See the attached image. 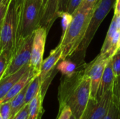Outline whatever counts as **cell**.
<instances>
[{
    "label": "cell",
    "instance_id": "obj_39",
    "mask_svg": "<svg viewBox=\"0 0 120 119\" xmlns=\"http://www.w3.org/2000/svg\"><path fill=\"white\" fill-rule=\"evenodd\" d=\"M0 31H1V27H0Z\"/></svg>",
    "mask_w": 120,
    "mask_h": 119
},
{
    "label": "cell",
    "instance_id": "obj_25",
    "mask_svg": "<svg viewBox=\"0 0 120 119\" xmlns=\"http://www.w3.org/2000/svg\"><path fill=\"white\" fill-rule=\"evenodd\" d=\"M112 66L115 76L120 75V53L115 54L111 58Z\"/></svg>",
    "mask_w": 120,
    "mask_h": 119
},
{
    "label": "cell",
    "instance_id": "obj_9",
    "mask_svg": "<svg viewBox=\"0 0 120 119\" xmlns=\"http://www.w3.org/2000/svg\"><path fill=\"white\" fill-rule=\"evenodd\" d=\"M110 58L100 60L96 57L90 63L84 64L86 74L89 76L91 80L90 98L96 97L97 92L100 86L105 67Z\"/></svg>",
    "mask_w": 120,
    "mask_h": 119
},
{
    "label": "cell",
    "instance_id": "obj_31",
    "mask_svg": "<svg viewBox=\"0 0 120 119\" xmlns=\"http://www.w3.org/2000/svg\"><path fill=\"white\" fill-rule=\"evenodd\" d=\"M70 0H60V6H59V13L61 12H66Z\"/></svg>",
    "mask_w": 120,
    "mask_h": 119
},
{
    "label": "cell",
    "instance_id": "obj_37",
    "mask_svg": "<svg viewBox=\"0 0 120 119\" xmlns=\"http://www.w3.org/2000/svg\"><path fill=\"white\" fill-rule=\"evenodd\" d=\"M75 119V118L73 117V116H72V117H71V119Z\"/></svg>",
    "mask_w": 120,
    "mask_h": 119
},
{
    "label": "cell",
    "instance_id": "obj_36",
    "mask_svg": "<svg viewBox=\"0 0 120 119\" xmlns=\"http://www.w3.org/2000/svg\"><path fill=\"white\" fill-rule=\"evenodd\" d=\"M120 46V38H119V42H118V48Z\"/></svg>",
    "mask_w": 120,
    "mask_h": 119
},
{
    "label": "cell",
    "instance_id": "obj_17",
    "mask_svg": "<svg viewBox=\"0 0 120 119\" xmlns=\"http://www.w3.org/2000/svg\"><path fill=\"white\" fill-rule=\"evenodd\" d=\"M42 83L40 79L39 74L36 75L28 83L25 93V104H28L41 90Z\"/></svg>",
    "mask_w": 120,
    "mask_h": 119
},
{
    "label": "cell",
    "instance_id": "obj_23",
    "mask_svg": "<svg viewBox=\"0 0 120 119\" xmlns=\"http://www.w3.org/2000/svg\"><path fill=\"white\" fill-rule=\"evenodd\" d=\"M0 116L3 119H10L11 116V103L6 102L0 105Z\"/></svg>",
    "mask_w": 120,
    "mask_h": 119
},
{
    "label": "cell",
    "instance_id": "obj_15",
    "mask_svg": "<svg viewBox=\"0 0 120 119\" xmlns=\"http://www.w3.org/2000/svg\"><path fill=\"white\" fill-rule=\"evenodd\" d=\"M44 95H45L42 93L41 90L39 93L28 103L29 114L27 119H41L44 112L42 105Z\"/></svg>",
    "mask_w": 120,
    "mask_h": 119
},
{
    "label": "cell",
    "instance_id": "obj_10",
    "mask_svg": "<svg viewBox=\"0 0 120 119\" xmlns=\"http://www.w3.org/2000/svg\"><path fill=\"white\" fill-rule=\"evenodd\" d=\"M62 53V48L59 45H58L57 47L51 51L49 55L44 60H43L39 72V76L42 83L47 80L52 79L53 74H54L53 72L56 68L58 63L61 60Z\"/></svg>",
    "mask_w": 120,
    "mask_h": 119
},
{
    "label": "cell",
    "instance_id": "obj_21",
    "mask_svg": "<svg viewBox=\"0 0 120 119\" xmlns=\"http://www.w3.org/2000/svg\"><path fill=\"white\" fill-rule=\"evenodd\" d=\"M11 56V52L8 50H4L0 54V80L3 78L8 67Z\"/></svg>",
    "mask_w": 120,
    "mask_h": 119
},
{
    "label": "cell",
    "instance_id": "obj_28",
    "mask_svg": "<svg viewBox=\"0 0 120 119\" xmlns=\"http://www.w3.org/2000/svg\"><path fill=\"white\" fill-rule=\"evenodd\" d=\"M82 1L83 0H70L66 12L72 15L74 12L79 8Z\"/></svg>",
    "mask_w": 120,
    "mask_h": 119
},
{
    "label": "cell",
    "instance_id": "obj_6",
    "mask_svg": "<svg viewBox=\"0 0 120 119\" xmlns=\"http://www.w3.org/2000/svg\"><path fill=\"white\" fill-rule=\"evenodd\" d=\"M33 38L34 34L17 40L11 53L8 67L3 77L16 72L23 66L30 63Z\"/></svg>",
    "mask_w": 120,
    "mask_h": 119
},
{
    "label": "cell",
    "instance_id": "obj_20",
    "mask_svg": "<svg viewBox=\"0 0 120 119\" xmlns=\"http://www.w3.org/2000/svg\"><path fill=\"white\" fill-rule=\"evenodd\" d=\"M112 102L120 112V75L115 76L112 89Z\"/></svg>",
    "mask_w": 120,
    "mask_h": 119
},
{
    "label": "cell",
    "instance_id": "obj_34",
    "mask_svg": "<svg viewBox=\"0 0 120 119\" xmlns=\"http://www.w3.org/2000/svg\"><path fill=\"white\" fill-rule=\"evenodd\" d=\"M25 1V0H15V1H16V4H17V6H18L19 8H21V7L23 6V4H24Z\"/></svg>",
    "mask_w": 120,
    "mask_h": 119
},
{
    "label": "cell",
    "instance_id": "obj_30",
    "mask_svg": "<svg viewBox=\"0 0 120 119\" xmlns=\"http://www.w3.org/2000/svg\"><path fill=\"white\" fill-rule=\"evenodd\" d=\"M98 0H83L79 8H94Z\"/></svg>",
    "mask_w": 120,
    "mask_h": 119
},
{
    "label": "cell",
    "instance_id": "obj_5",
    "mask_svg": "<svg viewBox=\"0 0 120 119\" xmlns=\"http://www.w3.org/2000/svg\"><path fill=\"white\" fill-rule=\"evenodd\" d=\"M20 11L15 0L9 4L7 13L1 26L0 31V54L8 50L13 52L18 34V22Z\"/></svg>",
    "mask_w": 120,
    "mask_h": 119
},
{
    "label": "cell",
    "instance_id": "obj_13",
    "mask_svg": "<svg viewBox=\"0 0 120 119\" xmlns=\"http://www.w3.org/2000/svg\"><path fill=\"white\" fill-rule=\"evenodd\" d=\"M37 74H39V73H37V72H35L34 69H32L30 67V69L11 88V89L8 91V93L6 94V95L0 102V104L4 103V102H10L22 90H23L28 85L30 81Z\"/></svg>",
    "mask_w": 120,
    "mask_h": 119
},
{
    "label": "cell",
    "instance_id": "obj_1",
    "mask_svg": "<svg viewBox=\"0 0 120 119\" xmlns=\"http://www.w3.org/2000/svg\"><path fill=\"white\" fill-rule=\"evenodd\" d=\"M84 64L71 76H62L58 91L59 110L68 106L75 119H80L90 99L91 80Z\"/></svg>",
    "mask_w": 120,
    "mask_h": 119
},
{
    "label": "cell",
    "instance_id": "obj_32",
    "mask_svg": "<svg viewBox=\"0 0 120 119\" xmlns=\"http://www.w3.org/2000/svg\"><path fill=\"white\" fill-rule=\"evenodd\" d=\"M114 9H115L114 14L120 15V0H116L114 6Z\"/></svg>",
    "mask_w": 120,
    "mask_h": 119
},
{
    "label": "cell",
    "instance_id": "obj_3",
    "mask_svg": "<svg viewBox=\"0 0 120 119\" xmlns=\"http://www.w3.org/2000/svg\"><path fill=\"white\" fill-rule=\"evenodd\" d=\"M116 0H98L94 7L92 16L89 22L84 36L78 48L72 55L74 62L80 66L84 63V58L86 50L93 40L101 24L114 7ZM71 56V57H72Z\"/></svg>",
    "mask_w": 120,
    "mask_h": 119
},
{
    "label": "cell",
    "instance_id": "obj_38",
    "mask_svg": "<svg viewBox=\"0 0 120 119\" xmlns=\"http://www.w3.org/2000/svg\"><path fill=\"white\" fill-rule=\"evenodd\" d=\"M0 119H2V117H1V116H0Z\"/></svg>",
    "mask_w": 120,
    "mask_h": 119
},
{
    "label": "cell",
    "instance_id": "obj_12",
    "mask_svg": "<svg viewBox=\"0 0 120 119\" xmlns=\"http://www.w3.org/2000/svg\"><path fill=\"white\" fill-rule=\"evenodd\" d=\"M30 69V63L23 66L20 69L8 76L3 77L0 80V102L6 95L16 82Z\"/></svg>",
    "mask_w": 120,
    "mask_h": 119
},
{
    "label": "cell",
    "instance_id": "obj_18",
    "mask_svg": "<svg viewBox=\"0 0 120 119\" xmlns=\"http://www.w3.org/2000/svg\"><path fill=\"white\" fill-rule=\"evenodd\" d=\"M27 86L22 90L16 96H15L11 101V116L10 119H12L18 112H19L22 107L26 105L25 102V93L27 90Z\"/></svg>",
    "mask_w": 120,
    "mask_h": 119
},
{
    "label": "cell",
    "instance_id": "obj_40",
    "mask_svg": "<svg viewBox=\"0 0 120 119\" xmlns=\"http://www.w3.org/2000/svg\"><path fill=\"white\" fill-rule=\"evenodd\" d=\"M41 2H42V0H41Z\"/></svg>",
    "mask_w": 120,
    "mask_h": 119
},
{
    "label": "cell",
    "instance_id": "obj_29",
    "mask_svg": "<svg viewBox=\"0 0 120 119\" xmlns=\"http://www.w3.org/2000/svg\"><path fill=\"white\" fill-rule=\"evenodd\" d=\"M29 114V106L28 104H26L22 109L16 114V115L12 119H27Z\"/></svg>",
    "mask_w": 120,
    "mask_h": 119
},
{
    "label": "cell",
    "instance_id": "obj_26",
    "mask_svg": "<svg viewBox=\"0 0 120 119\" xmlns=\"http://www.w3.org/2000/svg\"><path fill=\"white\" fill-rule=\"evenodd\" d=\"M72 116V112L71 109L68 106H65L58 111L57 119H70Z\"/></svg>",
    "mask_w": 120,
    "mask_h": 119
},
{
    "label": "cell",
    "instance_id": "obj_33",
    "mask_svg": "<svg viewBox=\"0 0 120 119\" xmlns=\"http://www.w3.org/2000/svg\"><path fill=\"white\" fill-rule=\"evenodd\" d=\"M113 18H115V22H116V25H117V28L118 31H120V15L114 14Z\"/></svg>",
    "mask_w": 120,
    "mask_h": 119
},
{
    "label": "cell",
    "instance_id": "obj_24",
    "mask_svg": "<svg viewBox=\"0 0 120 119\" xmlns=\"http://www.w3.org/2000/svg\"><path fill=\"white\" fill-rule=\"evenodd\" d=\"M11 1L12 0H0V27L4 20Z\"/></svg>",
    "mask_w": 120,
    "mask_h": 119
},
{
    "label": "cell",
    "instance_id": "obj_41",
    "mask_svg": "<svg viewBox=\"0 0 120 119\" xmlns=\"http://www.w3.org/2000/svg\"><path fill=\"white\" fill-rule=\"evenodd\" d=\"M0 105H1V104H0Z\"/></svg>",
    "mask_w": 120,
    "mask_h": 119
},
{
    "label": "cell",
    "instance_id": "obj_19",
    "mask_svg": "<svg viewBox=\"0 0 120 119\" xmlns=\"http://www.w3.org/2000/svg\"><path fill=\"white\" fill-rule=\"evenodd\" d=\"M77 65L73 61L67 59L60 60L56 66L57 70L61 72L62 76H71L77 69Z\"/></svg>",
    "mask_w": 120,
    "mask_h": 119
},
{
    "label": "cell",
    "instance_id": "obj_14",
    "mask_svg": "<svg viewBox=\"0 0 120 119\" xmlns=\"http://www.w3.org/2000/svg\"><path fill=\"white\" fill-rule=\"evenodd\" d=\"M115 78V75L112 69V62L110 58L105 67L96 98H98L101 97L106 92L112 89Z\"/></svg>",
    "mask_w": 120,
    "mask_h": 119
},
{
    "label": "cell",
    "instance_id": "obj_7",
    "mask_svg": "<svg viewBox=\"0 0 120 119\" xmlns=\"http://www.w3.org/2000/svg\"><path fill=\"white\" fill-rule=\"evenodd\" d=\"M112 102V90L98 98H90L80 119H103L108 114Z\"/></svg>",
    "mask_w": 120,
    "mask_h": 119
},
{
    "label": "cell",
    "instance_id": "obj_16",
    "mask_svg": "<svg viewBox=\"0 0 120 119\" xmlns=\"http://www.w3.org/2000/svg\"><path fill=\"white\" fill-rule=\"evenodd\" d=\"M117 32H118V29L117 28V25H116V22H115V18H112V20L111 21L110 27L108 29V32H107L105 41L103 42V46H102V48L101 49V52H100L99 55L97 56L101 60L108 59V58L106 57V53L108 52V50L111 48V46H112V41H113L114 37H115V34H116V33Z\"/></svg>",
    "mask_w": 120,
    "mask_h": 119
},
{
    "label": "cell",
    "instance_id": "obj_2",
    "mask_svg": "<svg viewBox=\"0 0 120 119\" xmlns=\"http://www.w3.org/2000/svg\"><path fill=\"white\" fill-rule=\"evenodd\" d=\"M94 9V8H78L72 14V22L66 32L62 34L58 44L63 50L61 60L70 58L78 48L84 36Z\"/></svg>",
    "mask_w": 120,
    "mask_h": 119
},
{
    "label": "cell",
    "instance_id": "obj_22",
    "mask_svg": "<svg viewBox=\"0 0 120 119\" xmlns=\"http://www.w3.org/2000/svg\"><path fill=\"white\" fill-rule=\"evenodd\" d=\"M59 17L61 18L62 34H63L66 32V30L68 29V27L70 26V25L72 22V15L68 12H61L59 13Z\"/></svg>",
    "mask_w": 120,
    "mask_h": 119
},
{
    "label": "cell",
    "instance_id": "obj_11",
    "mask_svg": "<svg viewBox=\"0 0 120 119\" xmlns=\"http://www.w3.org/2000/svg\"><path fill=\"white\" fill-rule=\"evenodd\" d=\"M60 0H47L43 9L40 26L49 32L56 20L59 17V6Z\"/></svg>",
    "mask_w": 120,
    "mask_h": 119
},
{
    "label": "cell",
    "instance_id": "obj_27",
    "mask_svg": "<svg viewBox=\"0 0 120 119\" xmlns=\"http://www.w3.org/2000/svg\"><path fill=\"white\" fill-rule=\"evenodd\" d=\"M103 119H120V112L113 102H112L108 114Z\"/></svg>",
    "mask_w": 120,
    "mask_h": 119
},
{
    "label": "cell",
    "instance_id": "obj_8",
    "mask_svg": "<svg viewBox=\"0 0 120 119\" xmlns=\"http://www.w3.org/2000/svg\"><path fill=\"white\" fill-rule=\"evenodd\" d=\"M47 34L46 29L41 26H39L34 32L30 65L32 69L39 74L43 62Z\"/></svg>",
    "mask_w": 120,
    "mask_h": 119
},
{
    "label": "cell",
    "instance_id": "obj_4",
    "mask_svg": "<svg viewBox=\"0 0 120 119\" xmlns=\"http://www.w3.org/2000/svg\"><path fill=\"white\" fill-rule=\"evenodd\" d=\"M19 11L18 39L34 34V31L40 26L42 2L41 0H25Z\"/></svg>",
    "mask_w": 120,
    "mask_h": 119
},
{
    "label": "cell",
    "instance_id": "obj_35",
    "mask_svg": "<svg viewBox=\"0 0 120 119\" xmlns=\"http://www.w3.org/2000/svg\"><path fill=\"white\" fill-rule=\"evenodd\" d=\"M120 53V46L117 48V51H116V53H115V54L116 53Z\"/></svg>",
    "mask_w": 120,
    "mask_h": 119
}]
</instances>
